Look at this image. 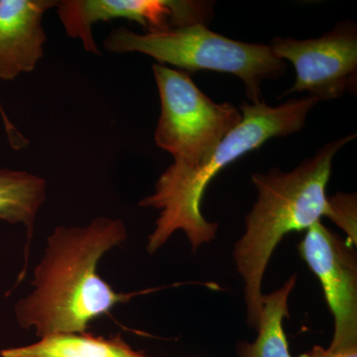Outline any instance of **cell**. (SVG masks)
Wrapping results in <instances>:
<instances>
[{
  "mask_svg": "<svg viewBox=\"0 0 357 357\" xmlns=\"http://www.w3.org/2000/svg\"><path fill=\"white\" fill-rule=\"evenodd\" d=\"M56 0H0V79L11 81L31 72L43 58L46 33L42 25Z\"/></svg>",
  "mask_w": 357,
  "mask_h": 357,
  "instance_id": "9c48e42d",
  "label": "cell"
},
{
  "mask_svg": "<svg viewBox=\"0 0 357 357\" xmlns=\"http://www.w3.org/2000/svg\"><path fill=\"white\" fill-rule=\"evenodd\" d=\"M45 198L44 178L24 171L0 169V220L24 225L28 243L32 236L37 213Z\"/></svg>",
  "mask_w": 357,
  "mask_h": 357,
  "instance_id": "7c38bea8",
  "label": "cell"
},
{
  "mask_svg": "<svg viewBox=\"0 0 357 357\" xmlns=\"http://www.w3.org/2000/svg\"><path fill=\"white\" fill-rule=\"evenodd\" d=\"M354 248L321 220L306 230L298 245L301 257L318 277L335 319L331 349L357 347V259Z\"/></svg>",
  "mask_w": 357,
  "mask_h": 357,
  "instance_id": "52a82bcc",
  "label": "cell"
},
{
  "mask_svg": "<svg viewBox=\"0 0 357 357\" xmlns=\"http://www.w3.org/2000/svg\"><path fill=\"white\" fill-rule=\"evenodd\" d=\"M58 15L68 36L83 42L86 52L100 54L93 39V24L124 18L139 23L147 32L165 31L211 20L213 4L194 0H64Z\"/></svg>",
  "mask_w": 357,
  "mask_h": 357,
  "instance_id": "ba28073f",
  "label": "cell"
},
{
  "mask_svg": "<svg viewBox=\"0 0 357 357\" xmlns=\"http://www.w3.org/2000/svg\"><path fill=\"white\" fill-rule=\"evenodd\" d=\"M105 47L114 53L145 54L159 64L191 72L206 70L234 75L245 84L246 95L252 103L262 100V82L278 79L287 68L283 60L275 56L269 45L227 38L204 24L144 34L121 26L109 33Z\"/></svg>",
  "mask_w": 357,
  "mask_h": 357,
  "instance_id": "277c9868",
  "label": "cell"
},
{
  "mask_svg": "<svg viewBox=\"0 0 357 357\" xmlns=\"http://www.w3.org/2000/svg\"><path fill=\"white\" fill-rule=\"evenodd\" d=\"M356 134L333 140L291 172L272 169L255 173L257 201L245 218V231L234 248L236 270L244 283L248 325L256 328L262 310L263 277L277 245L292 231H302L328 217L326 185L337 152Z\"/></svg>",
  "mask_w": 357,
  "mask_h": 357,
  "instance_id": "3957f363",
  "label": "cell"
},
{
  "mask_svg": "<svg viewBox=\"0 0 357 357\" xmlns=\"http://www.w3.org/2000/svg\"><path fill=\"white\" fill-rule=\"evenodd\" d=\"M328 217L347 234V241L357 243V203L356 194H335L328 198Z\"/></svg>",
  "mask_w": 357,
  "mask_h": 357,
  "instance_id": "4fadbf2b",
  "label": "cell"
},
{
  "mask_svg": "<svg viewBox=\"0 0 357 357\" xmlns=\"http://www.w3.org/2000/svg\"><path fill=\"white\" fill-rule=\"evenodd\" d=\"M297 283L292 275L282 287L262 296V310L258 325V335L252 344L243 342L238 347L239 357H292L289 351L284 319L290 317L289 297Z\"/></svg>",
  "mask_w": 357,
  "mask_h": 357,
  "instance_id": "8fae6325",
  "label": "cell"
},
{
  "mask_svg": "<svg viewBox=\"0 0 357 357\" xmlns=\"http://www.w3.org/2000/svg\"><path fill=\"white\" fill-rule=\"evenodd\" d=\"M161 114L155 142L174 157V165H201L243 119L229 102L217 103L203 93L185 70L152 66Z\"/></svg>",
  "mask_w": 357,
  "mask_h": 357,
  "instance_id": "5b68a950",
  "label": "cell"
},
{
  "mask_svg": "<svg viewBox=\"0 0 357 357\" xmlns=\"http://www.w3.org/2000/svg\"><path fill=\"white\" fill-rule=\"evenodd\" d=\"M318 100L311 96L293 98L271 107L261 100L243 103V119L215 147L201 165L184 168L171 165L160 176L154 194L140 202L141 206L160 211L156 227L148 238L147 251L155 253L177 230H183L192 250L211 243L218 225L202 213L206 188L220 171L244 155L258 149L272 138L299 132L307 114Z\"/></svg>",
  "mask_w": 357,
  "mask_h": 357,
  "instance_id": "7a4b0ae2",
  "label": "cell"
},
{
  "mask_svg": "<svg viewBox=\"0 0 357 357\" xmlns=\"http://www.w3.org/2000/svg\"><path fill=\"white\" fill-rule=\"evenodd\" d=\"M269 46L276 57L290 61L295 68V83L282 96L307 91L321 102L356 93L357 29L352 21L338 22L319 38L275 37Z\"/></svg>",
  "mask_w": 357,
  "mask_h": 357,
  "instance_id": "8992f818",
  "label": "cell"
},
{
  "mask_svg": "<svg viewBox=\"0 0 357 357\" xmlns=\"http://www.w3.org/2000/svg\"><path fill=\"white\" fill-rule=\"evenodd\" d=\"M297 357H357V347L347 349H324L319 345H314L311 351L305 352Z\"/></svg>",
  "mask_w": 357,
  "mask_h": 357,
  "instance_id": "5bb4252c",
  "label": "cell"
},
{
  "mask_svg": "<svg viewBox=\"0 0 357 357\" xmlns=\"http://www.w3.org/2000/svg\"><path fill=\"white\" fill-rule=\"evenodd\" d=\"M126 237V225L115 218H98L84 227H56L35 269L34 290L16 305L20 325L34 328L40 337L86 333L93 319L142 294L115 292L98 273L100 258Z\"/></svg>",
  "mask_w": 357,
  "mask_h": 357,
  "instance_id": "6da1fadb",
  "label": "cell"
},
{
  "mask_svg": "<svg viewBox=\"0 0 357 357\" xmlns=\"http://www.w3.org/2000/svg\"><path fill=\"white\" fill-rule=\"evenodd\" d=\"M2 357H148L124 342L121 335L96 337L89 333H59L26 347L0 351Z\"/></svg>",
  "mask_w": 357,
  "mask_h": 357,
  "instance_id": "30bf717a",
  "label": "cell"
}]
</instances>
